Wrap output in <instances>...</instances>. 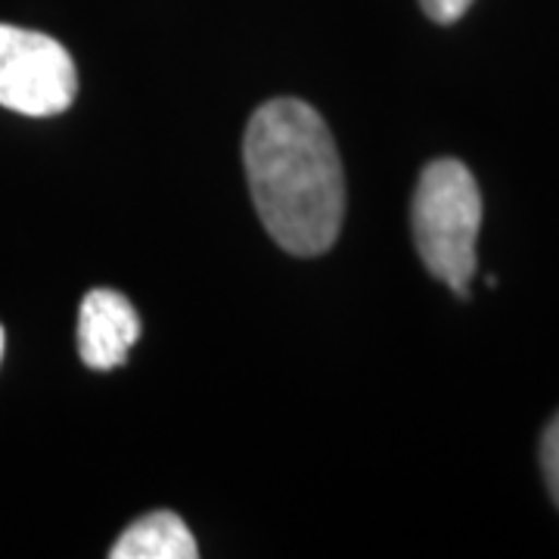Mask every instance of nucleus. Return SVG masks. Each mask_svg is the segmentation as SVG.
<instances>
[{"mask_svg":"<svg viewBox=\"0 0 559 559\" xmlns=\"http://www.w3.org/2000/svg\"><path fill=\"white\" fill-rule=\"evenodd\" d=\"M0 358H3V326H0Z\"/></svg>","mask_w":559,"mask_h":559,"instance_id":"nucleus-8","label":"nucleus"},{"mask_svg":"<svg viewBox=\"0 0 559 559\" xmlns=\"http://www.w3.org/2000/svg\"><path fill=\"white\" fill-rule=\"evenodd\" d=\"M419 7H423V13L432 22L451 25V22H457L473 7V0H419Z\"/></svg>","mask_w":559,"mask_h":559,"instance_id":"nucleus-7","label":"nucleus"},{"mask_svg":"<svg viewBox=\"0 0 559 559\" xmlns=\"http://www.w3.org/2000/svg\"><path fill=\"white\" fill-rule=\"evenodd\" d=\"M79 94V69L60 40L0 22V106L50 119Z\"/></svg>","mask_w":559,"mask_h":559,"instance_id":"nucleus-3","label":"nucleus"},{"mask_svg":"<svg viewBox=\"0 0 559 559\" xmlns=\"http://www.w3.org/2000/svg\"><path fill=\"white\" fill-rule=\"evenodd\" d=\"M242 162L271 240L289 255H323L345 221V171L326 121L296 97L267 100L249 119Z\"/></svg>","mask_w":559,"mask_h":559,"instance_id":"nucleus-1","label":"nucleus"},{"mask_svg":"<svg viewBox=\"0 0 559 559\" xmlns=\"http://www.w3.org/2000/svg\"><path fill=\"white\" fill-rule=\"evenodd\" d=\"M112 559H193L200 557L197 540L190 535L187 522L175 513H150L134 525L109 550Z\"/></svg>","mask_w":559,"mask_h":559,"instance_id":"nucleus-5","label":"nucleus"},{"mask_svg":"<svg viewBox=\"0 0 559 559\" xmlns=\"http://www.w3.org/2000/svg\"><path fill=\"white\" fill-rule=\"evenodd\" d=\"M411 224L426 271L448 283L457 296H466V286L476 274L481 193L463 162L439 159L423 168Z\"/></svg>","mask_w":559,"mask_h":559,"instance_id":"nucleus-2","label":"nucleus"},{"mask_svg":"<svg viewBox=\"0 0 559 559\" xmlns=\"http://www.w3.org/2000/svg\"><path fill=\"white\" fill-rule=\"evenodd\" d=\"M140 340V318L134 305L112 293L94 289L79 308V355L91 370L121 367Z\"/></svg>","mask_w":559,"mask_h":559,"instance_id":"nucleus-4","label":"nucleus"},{"mask_svg":"<svg viewBox=\"0 0 559 559\" xmlns=\"http://www.w3.org/2000/svg\"><path fill=\"white\" fill-rule=\"evenodd\" d=\"M540 466H544V479L550 488V498L559 507V414L547 426L544 439H540Z\"/></svg>","mask_w":559,"mask_h":559,"instance_id":"nucleus-6","label":"nucleus"}]
</instances>
